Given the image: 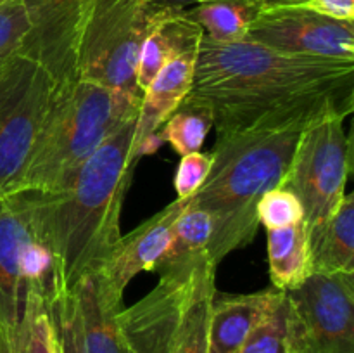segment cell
I'll use <instances>...</instances> for the list:
<instances>
[{
    "label": "cell",
    "instance_id": "d6a6232c",
    "mask_svg": "<svg viewBox=\"0 0 354 353\" xmlns=\"http://www.w3.org/2000/svg\"><path fill=\"white\" fill-rule=\"evenodd\" d=\"M6 2H7V0H0V6H3Z\"/></svg>",
    "mask_w": 354,
    "mask_h": 353
},
{
    "label": "cell",
    "instance_id": "d4e9b609",
    "mask_svg": "<svg viewBox=\"0 0 354 353\" xmlns=\"http://www.w3.org/2000/svg\"><path fill=\"white\" fill-rule=\"evenodd\" d=\"M235 353H290L286 293L282 301L252 329Z\"/></svg>",
    "mask_w": 354,
    "mask_h": 353
},
{
    "label": "cell",
    "instance_id": "8992f818",
    "mask_svg": "<svg viewBox=\"0 0 354 353\" xmlns=\"http://www.w3.org/2000/svg\"><path fill=\"white\" fill-rule=\"evenodd\" d=\"M165 10L147 0H93L73 37L61 82L78 78L142 96L138 57Z\"/></svg>",
    "mask_w": 354,
    "mask_h": 353
},
{
    "label": "cell",
    "instance_id": "ac0fdd59",
    "mask_svg": "<svg viewBox=\"0 0 354 353\" xmlns=\"http://www.w3.org/2000/svg\"><path fill=\"white\" fill-rule=\"evenodd\" d=\"M313 273H354V196L346 194L337 210L308 230Z\"/></svg>",
    "mask_w": 354,
    "mask_h": 353
},
{
    "label": "cell",
    "instance_id": "44dd1931",
    "mask_svg": "<svg viewBox=\"0 0 354 353\" xmlns=\"http://www.w3.org/2000/svg\"><path fill=\"white\" fill-rule=\"evenodd\" d=\"M0 353H54L47 300L40 289L30 291L17 324L0 327Z\"/></svg>",
    "mask_w": 354,
    "mask_h": 353
},
{
    "label": "cell",
    "instance_id": "4fadbf2b",
    "mask_svg": "<svg viewBox=\"0 0 354 353\" xmlns=\"http://www.w3.org/2000/svg\"><path fill=\"white\" fill-rule=\"evenodd\" d=\"M23 3L30 33L21 51L40 59L59 83L73 37L93 0H23Z\"/></svg>",
    "mask_w": 354,
    "mask_h": 353
},
{
    "label": "cell",
    "instance_id": "e0dca14e",
    "mask_svg": "<svg viewBox=\"0 0 354 353\" xmlns=\"http://www.w3.org/2000/svg\"><path fill=\"white\" fill-rule=\"evenodd\" d=\"M78 296L85 353H133L118 314L123 301L111 300L97 287L93 275H86L73 289Z\"/></svg>",
    "mask_w": 354,
    "mask_h": 353
},
{
    "label": "cell",
    "instance_id": "4dcf8cb0",
    "mask_svg": "<svg viewBox=\"0 0 354 353\" xmlns=\"http://www.w3.org/2000/svg\"><path fill=\"white\" fill-rule=\"evenodd\" d=\"M263 9L268 7H287V6H304L306 0H259Z\"/></svg>",
    "mask_w": 354,
    "mask_h": 353
},
{
    "label": "cell",
    "instance_id": "cb8c5ba5",
    "mask_svg": "<svg viewBox=\"0 0 354 353\" xmlns=\"http://www.w3.org/2000/svg\"><path fill=\"white\" fill-rule=\"evenodd\" d=\"M45 300L59 353H85L78 296L75 291L52 287Z\"/></svg>",
    "mask_w": 354,
    "mask_h": 353
},
{
    "label": "cell",
    "instance_id": "7402d4cb",
    "mask_svg": "<svg viewBox=\"0 0 354 353\" xmlns=\"http://www.w3.org/2000/svg\"><path fill=\"white\" fill-rule=\"evenodd\" d=\"M159 141H166L180 156L197 152L214 127V116L206 102L187 96L165 121Z\"/></svg>",
    "mask_w": 354,
    "mask_h": 353
},
{
    "label": "cell",
    "instance_id": "9c48e42d",
    "mask_svg": "<svg viewBox=\"0 0 354 353\" xmlns=\"http://www.w3.org/2000/svg\"><path fill=\"white\" fill-rule=\"evenodd\" d=\"M286 300L290 353H354V273H311Z\"/></svg>",
    "mask_w": 354,
    "mask_h": 353
},
{
    "label": "cell",
    "instance_id": "8fae6325",
    "mask_svg": "<svg viewBox=\"0 0 354 353\" xmlns=\"http://www.w3.org/2000/svg\"><path fill=\"white\" fill-rule=\"evenodd\" d=\"M245 38L286 54L354 61V23L332 19L304 6L263 9Z\"/></svg>",
    "mask_w": 354,
    "mask_h": 353
},
{
    "label": "cell",
    "instance_id": "f1b7e54d",
    "mask_svg": "<svg viewBox=\"0 0 354 353\" xmlns=\"http://www.w3.org/2000/svg\"><path fill=\"white\" fill-rule=\"evenodd\" d=\"M304 7L332 19L354 23V0H306Z\"/></svg>",
    "mask_w": 354,
    "mask_h": 353
},
{
    "label": "cell",
    "instance_id": "5bb4252c",
    "mask_svg": "<svg viewBox=\"0 0 354 353\" xmlns=\"http://www.w3.org/2000/svg\"><path fill=\"white\" fill-rule=\"evenodd\" d=\"M197 54H199V47L171 59L152 78L145 92L142 93L137 128H135V147H137L138 156L144 154L145 145L156 137L159 127L190 93Z\"/></svg>",
    "mask_w": 354,
    "mask_h": 353
},
{
    "label": "cell",
    "instance_id": "7a4b0ae2",
    "mask_svg": "<svg viewBox=\"0 0 354 353\" xmlns=\"http://www.w3.org/2000/svg\"><path fill=\"white\" fill-rule=\"evenodd\" d=\"M138 113L123 121L57 190H19L38 242L50 258L52 287L73 291L121 237V210L138 159Z\"/></svg>",
    "mask_w": 354,
    "mask_h": 353
},
{
    "label": "cell",
    "instance_id": "1f68e13d",
    "mask_svg": "<svg viewBox=\"0 0 354 353\" xmlns=\"http://www.w3.org/2000/svg\"><path fill=\"white\" fill-rule=\"evenodd\" d=\"M54 332V331H52ZM54 353H59V348H57V343H55V338H54Z\"/></svg>",
    "mask_w": 354,
    "mask_h": 353
},
{
    "label": "cell",
    "instance_id": "484cf974",
    "mask_svg": "<svg viewBox=\"0 0 354 353\" xmlns=\"http://www.w3.org/2000/svg\"><path fill=\"white\" fill-rule=\"evenodd\" d=\"M256 217L266 230L272 228H283L289 225L304 220V211L299 199L290 190L283 187H275L263 194L256 206Z\"/></svg>",
    "mask_w": 354,
    "mask_h": 353
},
{
    "label": "cell",
    "instance_id": "5b68a950",
    "mask_svg": "<svg viewBox=\"0 0 354 353\" xmlns=\"http://www.w3.org/2000/svg\"><path fill=\"white\" fill-rule=\"evenodd\" d=\"M159 275L151 293L118 314L133 353H207L216 265L203 253Z\"/></svg>",
    "mask_w": 354,
    "mask_h": 353
},
{
    "label": "cell",
    "instance_id": "30bf717a",
    "mask_svg": "<svg viewBox=\"0 0 354 353\" xmlns=\"http://www.w3.org/2000/svg\"><path fill=\"white\" fill-rule=\"evenodd\" d=\"M31 289H52L50 258L38 242L23 192L0 199V327L23 317Z\"/></svg>",
    "mask_w": 354,
    "mask_h": 353
},
{
    "label": "cell",
    "instance_id": "603a6c76",
    "mask_svg": "<svg viewBox=\"0 0 354 353\" xmlns=\"http://www.w3.org/2000/svg\"><path fill=\"white\" fill-rule=\"evenodd\" d=\"M211 237H213V220L209 213L189 201L185 210L176 218L168 249L154 270L161 272L175 263L187 262L207 253Z\"/></svg>",
    "mask_w": 354,
    "mask_h": 353
},
{
    "label": "cell",
    "instance_id": "4316f807",
    "mask_svg": "<svg viewBox=\"0 0 354 353\" xmlns=\"http://www.w3.org/2000/svg\"><path fill=\"white\" fill-rule=\"evenodd\" d=\"M30 33V19L23 0H7L0 6V66L23 48Z\"/></svg>",
    "mask_w": 354,
    "mask_h": 353
},
{
    "label": "cell",
    "instance_id": "277c9868",
    "mask_svg": "<svg viewBox=\"0 0 354 353\" xmlns=\"http://www.w3.org/2000/svg\"><path fill=\"white\" fill-rule=\"evenodd\" d=\"M140 100L142 96L85 80L59 82L19 190L61 189L124 120L138 113Z\"/></svg>",
    "mask_w": 354,
    "mask_h": 353
},
{
    "label": "cell",
    "instance_id": "ba28073f",
    "mask_svg": "<svg viewBox=\"0 0 354 353\" xmlns=\"http://www.w3.org/2000/svg\"><path fill=\"white\" fill-rule=\"evenodd\" d=\"M346 116L349 113L342 107L328 106L308 121L280 185L299 199L308 230L324 224L346 196L351 172V138L344 132Z\"/></svg>",
    "mask_w": 354,
    "mask_h": 353
},
{
    "label": "cell",
    "instance_id": "9a60e30c",
    "mask_svg": "<svg viewBox=\"0 0 354 353\" xmlns=\"http://www.w3.org/2000/svg\"><path fill=\"white\" fill-rule=\"evenodd\" d=\"M283 291L251 294H214L207 353H235L252 329L282 301Z\"/></svg>",
    "mask_w": 354,
    "mask_h": 353
},
{
    "label": "cell",
    "instance_id": "d6986e66",
    "mask_svg": "<svg viewBox=\"0 0 354 353\" xmlns=\"http://www.w3.org/2000/svg\"><path fill=\"white\" fill-rule=\"evenodd\" d=\"M270 279L279 291H290L311 275V255L304 220L266 234Z\"/></svg>",
    "mask_w": 354,
    "mask_h": 353
},
{
    "label": "cell",
    "instance_id": "ffe728a7",
    "mask_svg": "<svg viewBox=\"0 0 354 353\" xmlns=\"http://www.w3.org/2000/svg\"><path fill=\"white\" fill-rule=\"evenodd\" d=\"M263 10L259 0H201L185 14L214 42L244 40Z\"/></svg>",
    "mask_w": 354,
    "mask_h": 353
},
{
    "label": "cell",
    "instance_id": "7c38bea8",
    "mask_svg": "<svg viewBox=\"0 0 354 353\" xmlns=\"http://www.w3.org/2000/svg\"><path fill=\"white\" fill-rule=\"evenodd\" d=\"M189 199H175L127 235H121L100 269L92 273L97 287L111 300L123 301L130 280L145 270H154L168 249L173 227Z\"/></svg>",
    "mask_w": 354,
    "mask_h": 353
},
{
    "label": "cell",
    "instance_id": "2e32d148",
    "mask_svg": "<svg viewBox=\"0 0 354 353\" xmlns=\"http://www.w3.org/2000/svg\"><path fill=\"white\" fill-rule=\"evenodd\" d=\"M204 33L185 9H166L142 45L137 68V89L144 93L156 75L180 54L199 47Z\"/></svg>",
    "mask_w": 354,
    "mask_h": 353
},
{
    "label": "cell",
    "instance_id": "83f0119b",
    "mask_svg": "<svg viewBox=\"0 0 354 353\" xmlns=\"http://www.w3.org/2000/svg\"><path fill=\"white\" fill-rule=\"evenodd\" d=\"M211 163H213L211 152L197 151L182 156L175 175V190L178 194L176 199H189L201 189L204 180L209 175Z\"/></svg>",
    "mask_w": 354,
    "mask_h": 353
},
{
    "label": "cell",
    "instance_id": "52a82bcc",
    "mask_svg": "<svg viewBox=\"0 0 354 353\" xmlns=\"http://www.w3.org/2000/svg\"><path fill=\"white\" fill-rule=\"evenodd\" d=\"M55 89L50 69L28 52L0 66V199L21 189Z\"/></svg>",
    "mask_w": 354,
    "mask_h": 353
},
{
    "label": "cell",
    "instance_id": "f546056e",
    "mask_svg": "<svg viewBox=\"0 0 354 353\" xmlns=\"http://www.w3.org/2000/svg\"><path fill=\"white\" fill-rule=\"evenodd\" d=\"M152 6L165 7V9H187L189 6L201 2V0H147Z\"/></svg>",
    "mask_w": 354,
    "mask_h": 353
},
{
    "label": "cell",
    "instance_id": "3957f363",
    "mask_svg": "<svg viewBox=\"0 0 354 353\" xmlns=\"http://www.w3.org/2000/svg\"><path fill=\"white\" fill-rule=\"evenodd\" d=\"M328 106L353 113L337 102H325L218 134L211 151L209 175L190 197L192 204L207 211L213 220L207 255L214 265L230 253L251 244L259 227L256 217L259 199L268 190L282 185L301 132L315 114Z\"/></svg>",
    "mask_w": 354,
    "mask_h": 353
},
{
    "label": "cell",
    "instance_id": "6da1fadb",
    "mask_svg": "<svg viewBox=\"0 0 354 353\" xmlns=\"http://www.w3.org/2000/svg\"><path fill=\"white\" fill-rule=\"evenodd\" d=\"M189 96L211 107L218 134L325 102L353 109L354 61L286 54L248 38L203 37Z\"/></svg>",
    "mask_w": 354,
    "mask_h": 353
}]
</instances>
